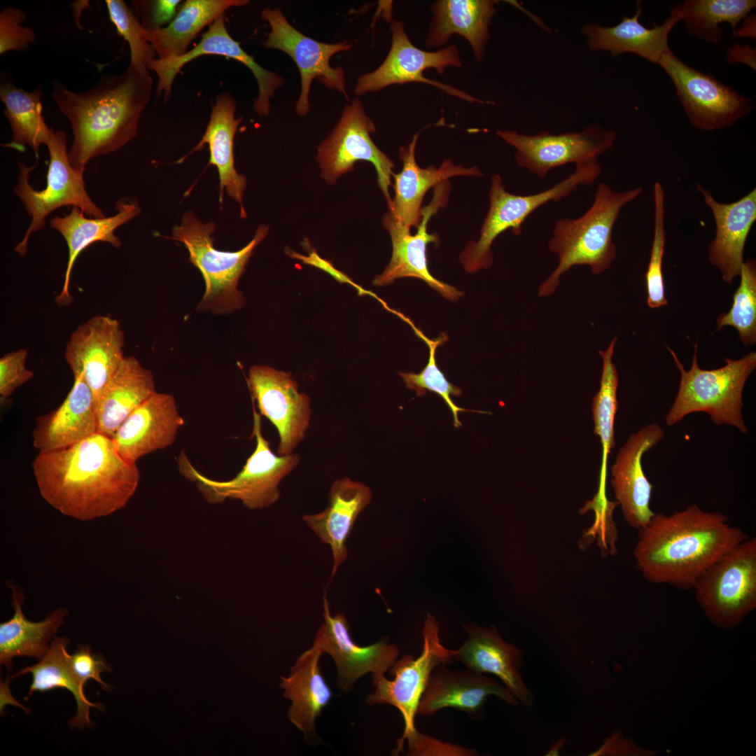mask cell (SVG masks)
<instances>
[{
  "instance_id": "ee69618b",
  "label": "cell",
  "mask_w": 756,
  "mask_h": 756,
  "mask_svg": "<svg viewBox=\"0 0 756 756\" xmlns=\"http://www.w3.org/2000/svg\"><path fill=\"white\" fill-rule=\"evenodd\" d=\"M653 200L654 234L645 279L648 305L650 308H658L667 304L662 272L666 242L665 192L659 181L654 184Z\"/></svg>"
},
{
  "instance_id": "d6986e66",
  "label": "cell",
  "mask_w": 756,
  "mask_h": 756,
  "mask_svg": "<svg viewBox=\"0 0 756 756\" xmlns=\"http://www.w3.org/2000/svg\"><path fill=\"white\" fill-rule=\"evenodd\" d=\"M203 55H219L232 59L245 65L253 74L258 83V95L253 102V109L260 116H268L270 99L275 91L285 83L283 76L267 70L257 63L229 34L225 26V13L220 15L206 31L202 34L200 41L185 55L178 57L155 58L148 64V71L158 76L156 97L162 96L164 102L172 95V85L176 76L188 63Z\"/></svg>"
},
{
  "instance_id": "9a60e30c",
  "label": "cell",
  "mask_w": 756,
  "mask_h": 756,
  "mask_svg": "<svg viewBox=\"0 0 756 756\" xmlns=\"http://www.w3.org/2000/svg\"><path fill=\"white\" fill-rule=\"evenodd\" d=\"M390 29L391 45L386 58L376 69L358 77L354 88L356 96L378 92L391 85L421 83L468 102L490 103L451 85L424 76L423 72L428 69L433 68L438 74L442 75L447 66H461L462 61L456 46L452 44L434 52L425 51L412 44L402 22L393 21Z\"/></svg>"
},
{
  "instance_id": "ffe728a7",
  "label": "cell",
  "mask_w": 756,
  "mask_h": 756,
  "mask_svg": "<svg viewBox=\"0 0 756 756\" xmlns=\"http://www.w3.org/2000/svg\"><path fill=\"white\" fill-rule=\"evenodd\" d=\"M124 339L118 321L103 315L90 318L70 336L65 360L74 376H81L89 386L95 401L125 358Z\"/></svg>"
},
{
  "instance_id": "681fc988",
  "label": "cell",
  "mask_w": 756,
  "mask_h": 756,
  "mask_svg": "<svg viewBox=\"0 0 756 756\" xmlns=\"http://www.w3.org/2000/svg\"><path fill=\"white\" fill-rule=\"evenodd\" d=\"M68 662L73 673L83 686L92 678L97 681L104 690L111 691L113 688L100 677L102 672L111 671V666L106 664L103 658L93 655L88 646L81 645L75 653L69 654Z\"/></svg>"
},
{
  "instance_id": "cb8c5ba5",
  "label": "cell",
  "mask_w": 756,
  "mask_h": 756,
  "mask_svg": "<svg viewBox=\"0 0 756 756\" xmlns=\"http://www.w3.org/2000/svg\"><path fill=\"white\" fill-rule=\"evenodd\" d=\"M184 425L174 397L155 391L138 407L111 438L119 454L130 463L172 445Z\"/></svg>"
},
{
  "instance_id": "bcb514c9",
  "label": "cell",
  "mask_w": 756,
  "mask_h": 756,
  "mask_svg": "<svg viewBox=\"0 0 756 756\" xmlns=\"http://www.w3.org/2000/svg\"><path fill=\"white\" fill-rule=\"evenodd\" d=\"M25 13L20 8L8 7L0 13V54L10 50L25 51L36 41V34L22 23Z\"/></svg>"
},
{
  "instance_id": "7c38bea8",
  "label": "cell",
  "mask_w": 756,
  "mask_h": 756,
  "mask_svg": "<svg viewBox=\"0 0 756 756\" xmlns=\"http://www.w3.org/2000/svg\"><path fill=\"white\" fill-rule=\"evenodd\" d=\"M673 83L690 124L713 131L732 126L754 108L752 99L723 84L710 74L696 70L670 50L658 63Z\"/></svg>"
},
{
  "instance_id": "60d3db41",
  "label": "cell",
  "mask_w": 756,
  "mask_h": 756,
  "mask_svg": "<svg viewBox=\"0 0 756 756\" xmlns=\"http://www.w3.org/2000/svg\"><path fill=\"white\" fill-rule=\"evenodd\" d=\"M617 338L615 337L608 348L599 351L603 361L600 388L592 402V416L594 424V433L601 440L603 448L601 481L605 482L607 458L615 447L614 422L618 409L617 391L618 373L612 362L615 345Z\"/></svg>"
},
{
  "instance_id": "11a10c76",
  "label": "cell",
  "mask_w": 756,
  "mask_h": 756,
  "mask_svg": "<svg viewBox=\"0 0 756 756\" xmlns=\"http://www.w3.org/2000/svg\"><path fill=\"white\" fill-rule=\"evenodd\" d=\"M755 15L747 16L743 22V25L736 30L734 38L743 37L755 39Z\"/></svg>"
},
{
  "instance_id": "f5cc1de1",
  "label": "cell",
  "mask_w": 756,
  "mask_h": 756,
  "mask_svg": "<svg viewBox=\"0 0 756 756\" xmlns=\"http://www.w3.org/2000/svg\"><path fill=\"white\" fill-rule=\"evenodd\" d=\"M756 49L749 44L741 46L736 43L733 46L727 49V59L728 63H742L750 66L754 71L756 69L755 59Z\"/></svg>"
},
{
  "instance_id": "f546056e",
  "label": "cell",
  "mask_w": 756,
  "mask_h": 756,
  "mask_svg": "<svg viewBox=\"0 0 756 756\" xmlns=\"http://www.w3.org/2000/svg\"><path fill=\"white\" fill-rule=\"evenodd\" d=\"M97 432L95 399L81 376H75L73 386L62 404L36 419L32 430L33 446L50 451L76 444Z\"/></svg>"
},
{
  "instance_id": "e575fe53",
  "label": "cell",
  "mask_w": 756,
  "mask_h": 756,
  "mask_svg": "<svg viewBox=\"0 0 756 756\" xmlns=\"http://www.w3.org/2000/svg\"><path fill=\"white\" fill-rule=\"evenodd\" d=\"M316 643L297 659L288 677H281L284 696L292 704L289 720L302 731L305 737L315 731V720L332 698V691L321 675L319 660L323 654Z\"/></svg>"
},
{
  "instance_id": "4316f807",
  "label": "cell",
  "mask_w": 756,
  "mask_h": 756,
  "mask_svg": "<svg viewBox=\"0 0 756 756\" xmlns=\"http://www.w3.org/2000/svg\"><path fill=\"white\" fill-rule=\"evenodd\" d=\"M641 4V1H637L635 14L631 18L624 16L616 25L603 27L588 24L582 26L581 31L587 38L589 50H606L612 56L633 53L658 64L663 55L671 50L669 34L676 24L682 20L685 10L682 3L676 4L662 24L647 28L639 22L643 12Z\"/></svg>"
},
{
  "instance_id": "836d02e7",
  "label": "cell",
  "mask_w": 756,
  "mask_h": 756,
  "mask_svg": "<svg viewBox=\"0 0 756 756\" xmlns=\"http://www.w3.org/2000/svg\"><path fill=\"white\" fill-rule=\"evenodd\" d=\"M153 373L125 357L95 401L97 432L112 438L124 421L155 392Z\"/></svg>"
},
{
  "instance_id": "484cf974",
  "label": "cell",
  "mask_w": 756,
  "mask_h": 756,
  "mask_svg": "<svg viewBox=\"0 0 756 756\" xmlns=\"http://www.w3.org/2000/svg\"><path fill=\"white\" fill-rule=\"evenodd\" d=\"M463 628L468 638L454 650V661L467 668L496 676L519 704L531 706L533 695L519 672L523 666L519 648L505 641L494 625L487 628L470 624Z\"/></svg>"
},
{
  "instance_id": "ac0fdd59",
  "label": "cell",
  "mask_w": 756,
  "mask_h": 756,
  "mask_svg": "<svg viewBox=\"0 0 756 756\" xmlns=\"http://www.w3.org/2000/svg\"><path fill=\"white\" fill-rule=\"evenodd\" d=\"M434 188L430 203L422 207L421 223L414 234H412L410 228L393 218L388 213L384 215L383 225L391 236L392 254L389 263L384 272L374 278L373 284L382 286L400 278H416L426 282L446 299L456 301L463 294V292L435 278L428 266L427 246L429 243H439L438 234L428 233V223L432 216L447 204L450 185L447 181Z\"/></svg>"
},
{
  "instance_id": "8992f818",
  "label": "cell",
  "mask_w": 756,
  "mask_h": 756,
  "mask_svg": "<svg viewBox=\"0 0 756 756\" xmlns=\"http://www.w3.org/2000/svg\"><path fill=\"white\" fill-rule=\"evenodd\" d=\"M214 222L202 223L192 211L186 212L181 225L172 230V239L181 242L189 253V261L201 272L205 291L197 310L227 314L243 307L246 300L237 286L254 248L265 238L269 227H258L252 240L237 251H219L214 247Z\"/></svg>"
},
{
  "instance_id": "d4e9b609",
  "label": "cell",
  "mask_w": 756,
  "mask_h": 756,
  "mask_svg": "<svg viewBox=\"0 0 756 756\" xmlns=\"http://www.w3.org/2000/svg\"><path fill=\"white\" fill-rule=\"evenodd\" d=\"M696 189L710 209L715 225V236L708 248V260L719 270L723 280L732 284L740 274L746 242L756 220V189L732 203L719 202L699 183Z\"/></svg>"
},
{
  "instance_id": "1f68e13d",
  "label": "cell",
  "mask_w": 756,
  "mask_h": 756,
  "mask_svg": "<svg viewBox=\"0 0 756 756\" xmlns=\"http://www.w3.org/2000/svg\"><path fill=\"white\" fill-rule=\"evenodd\" d=\"M115 209L116 214L111 216L88 218L79 208L74 206L69 214L50 220V227L63 236L69 250L64 285L56 300L58 304L65 305L71 302V273L80 253L97 241H106L115 248L120 247L121 241L115 235V230L141 212L138 202L132 200H119Z\"/></svg>"
},
{
  "instance_id": "5b68a950",
  "label": "cell",
  "mask_w": 756,
  "mask_h": 756,
  "mask_svg": "<svg viewBox=\"0 0 756 756\" xmlns=\"http://www.w3.org/2000/svg\"><path fill=\"white\" fill-rule=\"evenodd\" d=\"M667 349L680 372V382L666 416V424L672 426L691 413L704 412L716 425H730L746 433L748 428L742 413L743 391L756 367V353L751 351L738 360L726 358L724 366L702 370L698 365L695 344L692 367L686 371L675 352Z\"/></svg>"
},
{
  "instance_id": "4dcf8cb0",
  "label": "cell",
  "mask_w": 756,
  "mask_h": 756,
  "mask_svg": "<svg viewBox=\"0 0 756 756\" xmlns=\"http://www.w3.org/2000/svg\"><path fill=\"white\" fill-rule=\"evenodd\" d=\"M494 0H439L431 6L433 18L426 38L431 48L447 43L454 34L470 45L474 57L483 60L490 33L489 26L497 11Z\"/></svg>"
},
{
  "instance_id": "6da1fadb",
  "label": "cell",
  "mask_w": 756,
  "mask_h": 756,
  "mask_svg": "<svg viewBox=\"0 0 756 756\" xmlns=\"http://www.w3.org/2000/svg\"><path fill=\"white\" fill-rule=\"evenodd\" d=\"M32 469L44 500L81 521L125 507L140 480L136 464L123 459L112 438L98 432L65 448L39 451Z\"/></svg>"
},
{
  "instance_id": "d590c367",
  "label": "cell",
  "mask_w": 756,
  "mask_h": 756,
  "mask_svg": "<svg viewBox=\"0 0 756 756\" xmlns=\"http://www.w3.org/2000/svg\"><path fill=\"white\" fill-rule=\"evenodd\" d=\"M7 585L12 590L14 614L0 624V664L10 672L15 657H29L39 661L46 654L68 610L59 608L41 622H31L22 610L24 601L22 589L13 582H8Z\"/></svg>"
},
{
  "instance_id": "8d00e7d4",
  "label": "cell",
  "mask_w": 756,
  "mask_h": 756,
  "mask_svg": "<svg viewBox=\"0 0 756 756\" xmlns=\"http://www.w3.org/2000/svg\"><path fill=\"white\" fill-rule=\"evenodd\" d=\"M249 3L248 0H186L167 26L147 32L148 40L159 58L181 57L188 51L201 31L225 10Z\"/></svg>"
},
{
  "instance_id": "5bb4252c",
  "label": "cell",
  "mask_w": 756,
  "mask_h": 756,
  "mask_svg": "<svg viewBox=\"0 0 756 756\" xmlns=\"http://www.w3.org/2000/svg\"><path fill=\"white\" fill-rule=\"evenodd\" d=\"M261 18L270 27V31L263 46L285 52L295 63L300 76V93L295 110L300 116L309 111V93L314 79L328 89L337 90L349 101L346 90V77L343 68L330 66V60L335 54L351 49L347 41L323 43L304 35L289 23L280 8H265Z\"/></svg>"
},
{
  "instance_id": "f907efd6",
  "label": "cell",
  "mask_w": 756,
  "mask_h": 756,
  "mask_svg": "<svg viewBox=\"0 0 756 756\" xmlns=\"http://www.w3.org/2000/svg\"><path fill=\"white\" fill-rule=\"evenodd\" d=\"M616 504L607 499L605 491L598 490L584 507L592 508L596 512L594 525L601 527L598 534V545L604 552L611 554L615 552V542L617 540V530L612 521V511Z\"/></svg>"
},
{
  "instance_id": "ab89813d",
  "label": "cell",
  "mask_w": 756,
  "mask_h": 756,
  "mask_svg": "<svg viewBox=\"0 0 756 756\" xmlns=\"http://www.w3.org/2000/svg\"><path fill=\"white\" fill-rule=\"evenodd\" d=\"M685 22L692 36L713 44L720 43V24L729 23L734 36L737 26L755 8V0H686L682 3Z\"/></svg>"
},
{
  "instance_id": "d6a6232c",
  "label": "cell",
  "mask_w": 756,
  "mask_h": 756,
  "mask_svg": "<svg viewBox=\"0 0 756 756\" xmlns=\"http://www.w3.org/2000/svg\"><path fill=\"white\" fill-rule=\"evenodd\" d=\"M237 102L230 93L225 92L216 95L205 132L192 151L208 145L209 164L214 165L219 175L220 203H223V190L226 188L227 195L240 204V214L244 218L246 215L242 200L246 181L234 168V139L241 122V118L234 117Z\"/></svg>"
},
{
  "instance_id": "74e56055",
  "label": "cell",
  "mask_w": 756,
  "mask_h": 756,
  "mask_svg": "<svg viewBox=\"0 0 756 756\" xmlns=\"http://www.w3.org/2000/svg\"><path fill=\"white\" fill-rule=\"evenodd\" d=\"M69 643L68 638L55 637L46 654L37 664L23 668L12 678L31 673L32 681L27 696L35 692H44L58 687L66 689L74 695L77 706L76 715L69 722V726L92 727L90 708L104 710V706L92 703L85 697L84 686L76 678L69 664L67 647Z\"/></svg>"
},
{
  "instance_id": "7bdbcfd3",
  "label": "cell",
  "mask_w": 756,
  "mask_h": 756,
  "mask_svg": "<svg viewBox=\"0 0 756 756\" xmlns=\"http://www.w3.org/2000/svg\"><path fill=\"white\" fill-rule=\"evenodd\" d=\"M739 276L741 282L733 295V304L727 313L721 314L715 331L725 326L735 328L745 346L756 342V262L748 259L743 262Z\"/></svg>"
},
{
  "instance_id": "c3c4849f",
  "label": "cell",
  "mask_w": 756,
  "mask_h": 756,
  "mask_svg": "<svg viewBox=\"0 0 756 756\" xmlns=\"http://www.w3.org/2000/svg\"><path fill=\"white\" fill-rule=\"evenodd\" d=\"M181 0L133 1L136 16L147 31L167 26L176 16L181 4Z\"/></svg>"
},
{
  "instance_id": "9f6ffc18",
  "label": "cell",
  "mask_w": 756,
  "mask_h": 756,
  "mask_svg": "<svg viewBox=\"0 0 756 756\" xmlns=\"http://www.w3.org/2000/svg\"><path fill=\"white\" fill-rule=\"evenodd\" d=\"M564 743V741H563L562 740L556 743L547 752L548 754H547V755H558V753L559 752V750L562 748Z\"/></svg>"
},
{
  "instance_id": "e0dca14e",
  "label": "cell",
  "mask_w": 756,
  "mask_h": 756,
  "mask_svg": "<svg viewBox=\"0 0 756 756\" xmlns=\"http://www.w3.org/2000/svg\"><path fill=\"white\" fill-rule=\"evenodd\" d=\"M248 384L260 414L277 430L278 455L293 454L310 425L309 397L299 391L290 372L268 365L251 366Z\"/></svg>"
},
{
  "instance_id": "4fadbf2b",
  "label": "cell",
  "mask_w": 756,
  "mask_h": 756,
  "mask_svg": "<svg viewBox=\"0 0 756 756\" xmlns=\"http://www.w3.org/2000/svg\"><path fill=\"white\" fill-rule=\"evenodd\" d=\"M375 131L374 123L366 114L361 101L355 98L345 105L334 130L318 146L316 160L321 177L328 184L335 183L341 175L353 170L356 162H371L388 206L392 200L389 187L395 165L372 140L370 134Z\"/></svg>"
},
{
  "instance_id": "7402d4cb",
  "label": "cell",
  "mask_w": 756,
  "mask_h": 756,
  "mask_svg": "<svg viewBox=\"0 0 756 756\" xmlns=\"http://www.w3.org/2000/svg\"><path fill=\"white\" fill-rule=\"evenodd\" d=\"M446 665L440 664L433 669L420 700L418 714L433 715L441 709L451 708L482 718L490 696L511 706L520 704L502 682L467 668L450 670Z\"/></svg>"
},
{
  "instance_id": "f1b7e54d",
  "label": "cell",
  "mask_w": 756,
  "mask_h": 756,
  "mask_svg": "<svg viewBox=\"0 0 756 756\" xmlns=\"http://www.w3.org/2000/svg\"><path fill=\"white\" fill-rule=\"evenodd\" d=\"M370 489L348 477L335 479L328 493V503L321 512L304 514L302 520L332 551V578L347 558L346 541L359 514L369 504Z\"/></svg>"
},
{
  "instance_id": "9c48e42d",
  "label": "cell",
  "mask_w": 756,
  "mask_h": 756,
  "mask_svg": "<svg viewBox=\"0 0 756 756\" xmlns=\"http://www.w3.org/2000/svg\"><path fill=\"white\" fill-rule=\"evenodd\" d=\"M715 626L732 629L756 608V538L741 542L706 568L693 588Z\"/></svg>"
},
{
  "instance_id": "db71d44e",
  "label": "cell",
  "mask_w": 756,
  "mask_h": 756,
  "mask_svg": "<svg viewBox=\"0 0 756 756\" xmlns=\"http://www.w3.org/2000/svg\"><path fill=\"white\" fill-rule=\"evenodd\" d=\"M290 255L302 260L304 263L310 264L324 270L340 281H345L351 282L349 279L345 274L335 269L330 262L321 258L314 251H312L309 256L302 255L295 252Z\"/></svg>"
},
{
  "instance_id": "603a6c76",
  "label": "cell",
  "mask_w": 756,
  "mask_h": 756,
  "mask_svg": "<svg viewBox=\"0 0 756 756\" xmlns=\"http://www.w3.org/2000/svg\"><path fill=\"white\" fill-rule=\"evenodd\" d=\"M664 437L655 423L645 426L632 434L618 451L611 468V484L626 522L639 530L654 516L650 507L653 485L642 468V457Z\"/></svg>"
},
{
  "instance_id": "8fae6325",
  "label": "cell",
  "mask_w": 756,
  "mask_h": 756,
  "mask_svg": "<svg viewBox=\"0 0 756 756\" xmlns=\"http://www.w3.org/2000/svg\"><path fill=\"white\" fill-rule=\"evenodd\" d=\"M422 636L421 654L416 658L405 654L397 659L389 668L393 680L387 679L384 673L372 674L374 690L366 698L369 705L390 704L400 712L405 727L398 741L396 755L402 751L405 741L417 730L415 716L433 669L440 664L454 662V650L441 643L439 624L430 613L425 618Z\"/></svg>"
},
{
  "instance_id": "7a4b0ae2",
  "label": "cell",
  "mask_w": 756,
  "mask_h": 756,
  "mask_svg": "<svg viewBox=\"0 0 756 756\" xmlns=\"http://www.w3.org/2000/svg\"><path fill=\"white\" fill-rule=\"evenodd\" d=\"M749 537L732 526L727 515L690 505L669 515L654 513L638 530L633 554L648 582L687 590L706 568Z\"/></svg>"
},
{
  "instance_id": "52a82bcc",
  "label": "cell",
  "mask_w": 756,
  "mask_h": 756,
  "mask_svg": "<svg viewBox=\"0 0 756 756\" xmlns=\"http://www.w3.org/2000/svg\"><path fill=\"white\" fill-rule=\"evenodd\" d=\"M601 173L598 158L575 165V171L551 188L526 195L507 192L502 178L494 174L491 179L489 208L482 225L479 237L470 241L460 255V261L468 272L489 269L493 264L491 246L501 233L507 230L518 235L526 219L537 209L550 202L568 197L579 186H591Z\"/></svg>"
},
{
  "instance_id": "3957f363",
  "label": "cell",
  "mask_w": 756,
  "mask_h": 756,
  "mask_svg": "<svg viewBox=\"0 0 756 756\" xmlns=\"http://www.w3.org/2000/svg\"><path fill=\"white\" fill-rule=\"evenodd\" d=\"M153 85L149 73L130 65L121 74L102 76L84 92L71 91L52 80L53 99L73 130L69 151L73 167L83 174L92 158L114 152L137 135Z\"/></svg>"
},
{
  "instance_id": "2e32d148",
  "label": "cell",
  "mask_w": 756,
  "mask_h": 756,
  "mask_svg": "<svg viewBox=\"0 0 756 756\" xmlns=\"http://www.w3.org/2000/svg\"><path fill=\"white\" fill-rule=\"evenodd\" d=\"M497 135L516 150L515 161L537 177L566 164H580L598 158L614 145L617 132L597 123L582 130L553 134L547 131L525 135L512 130H498Z\"/></svg>"
},
{
  "instance_id": "277c9868",
  "label": "cell",
  "mask_w": 756,
  "mask_h": 756,
  "mask_svg": "<svg viewBox=\"0 0 756 756\" xmlns=\"http://www.w3.org/2000/svg\"><path fill=\"white\" fill-rule=\"evenodd\" d=\"M643 192L641 186L617 192L600 183L591 206L577 218H562L554 224L549 249L556 254L558 265L538 288V296L556 291L560 277L572 267L587 265L598 274L610 268L616 257L613 229L622 209Z\"/></svg>"
},
{
  "instance_id": "44dd1931",
  "label": "cell",
  "mask_w": 756,
  "mask_h": 756,
  "mask_svg": "<svg viewBox=\"0 0 756 756\" xmlns=\"http://www.w3.org/2000/svg\"><path fill=\"white\" fill-rule=\"evenodd\" d=\"M324 622L316 632L314 641L323 652L328 653L337 669V687L348 692L360 677L368 673H384L399 655L398 647L385 640L368 646L354 643L349 634V626L342 613L332 616L326 592L323 596Z\"/></svg>"
},
{
  "instance_id": "7dc6e473",
  "label": "cell",
  "mask_w": 756,
  "mask_h": 756,
  "mask_svg": "<svg viewBox=\"0 0 756 756\" xmlns=\"http://www.w3.org/2000/svg\"><path fill=\"white\" fill-rule=\"evenodd\" d=\"M28 351L20 349L4 355L0 358V395L1 398L11 396L22 384L31 380L34 373L26 368Z\"/></svg>"
},
{
  "instance_id": "b9f144b4",
  "label": "cell",
  "mask_w": 756,
  "mask_h": 756,
  "mask_svg": "<svg viewBox=\"0 0 756 756\" xmlns=\"http://www.w3.org/2000/svg\"><path fill=\"white\" fill-rule=\"evenodd\" d=\"M400 318L412 327L415 334L427 344L429 349L428 363L419 373L400 372V376L406 384L407 387L414 390L419 396H424L427 391H431L440 396L453 414L454 426L459 428L461 426V423L458 419V412L476 411L466 410L454 404L451 396L454 397L461 396L462 390L450 383L436 364V349L447 341L448 336L442 333L437 339L430 340L414 326L408 317L402 314Z\"/></svg>"
},
{
  "instance_id": "816d5d0a",
  "label": "cell",
  "mask_w": 756,
  "mask_h": 756,
  "mask_svg": "<svg viewBox=\"0 0 756 756\" xmlns=\"http://www.w3.org/2000/svg\"><path fill=\"white\" fill-rule=\"evenodd\" d=\"M408 755L429 756H475L478 752L471 748L441 741L416 730L407 739Z\"/></svg>"
},
{
  "instance_id": "f35d334b",
  "label": "cell",
  "mask_w": 756,
  "mask_h": 756,
  "mask_svg": "<svg viewBox=\"0 0 756 756\" xmlns=\"http://www.w3.org/2000/svg\"><path fill=\"white\" fill-rule=\"evenodd\" d=\"M43 88L29 92L17 88L12 82H1L0 99L5 105L4 114L10 125L13 136L4 146L18 151L29 146L38 155L41 144L46 145L52 130L45 122L41 99Z\"/></svg>"
},
{
  "instance_id": "ba28073f",
  "label": "cell",
  "mask_w": 756,
  "mask_h": 756,
  "mask_svg": "<svg viewBox=\"0 0 756 756\" xmlns=\"http://www.w3.org/2000/svg\"><path fill=\"white\" fill-rule=\"evenodd\" d=\"M253 436L256 444L239 472L232 479H211L197 470L183 451L177 458L178 468L186 479L196 484L210 503L238 500L251 510L267 508L280 497L279 484L300 463V455L275 454L262 433L260 415L253 408Z\"/></svg>"
},
{
  "instance_id": "f6af8a7d",
  "label": "cell",
  "mask_w": 756,
  "mask_h": 756,
  "mask_svg": "<svg viewBox=\"0 0 756 756\" xmlns=\"http://www.w3.org/2000/svg\"><path fill=\"white\" fill-rule=\"evenodd\" d=\"M111 21L118 33L129 43L130 66L138 71L149 73L148 63L155 58L156 52L147 38V31L139 20L122 0H106Z\"/></svg>"
},
{
  "instance_id": "83f0119b",
  "label": "cell",
  "mask_w": 756,
  "mask_h": 756,
  "mask_svg": "<svg viewBox=\"0 0 756 756\" xmlns=\"http://www.w3.org/2000/svg\"><path fill=\"white\" fill-rule=\"evenodd\" d=\"M419 133L414 134L407 146L399 150L402 162L400 172L393 174L394 197L388 206V214L405 227H417L421 220V204L424 197L432 187L458 176H481L482 173L477 166L465 168L444 160L439 167L434 165L420 167L416 161L415 150Z\"/></svg>"
},
{
  "instance_id": "30bf717a",
  "label": "cell",
  "mask_w": 756,
  "mask_h": 756,
  "mask_svg": "<svg viewBox=\"0 0 756 756\" xmlns=\"http://www.w3.org/2000/svg\"><path fill=\"white\" fill-rule=\"evenodd\" d=\"M46 146L48 149L50 162L45 188L36 190L29 183L30 171L35 166L27 167L18 162L20 174L14 192L31 217L24 238L15 248L20 256L26 255L31 234L43 229L46 218L58 208L73 206L79 208L89 216L105 217L102 211L88 195L83 174L70 163L66 133L52 130Z\"/></svg>"
}]
</instances>
